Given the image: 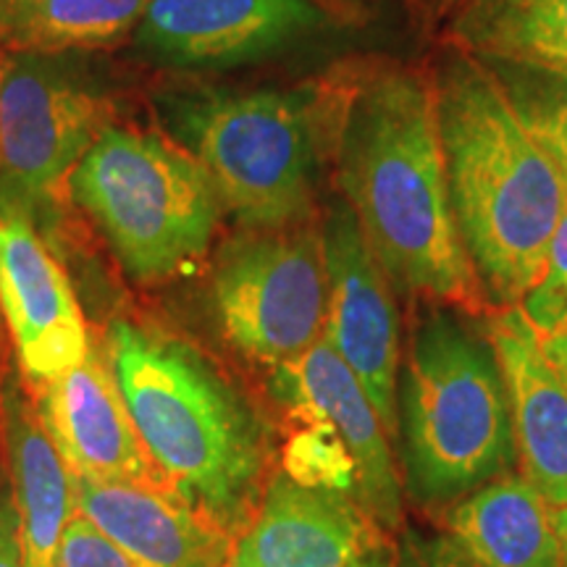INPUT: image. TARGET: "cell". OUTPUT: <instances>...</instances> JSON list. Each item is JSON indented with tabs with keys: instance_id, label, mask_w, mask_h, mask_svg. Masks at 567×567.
I'll return each mask as SVG.
<instances>
[{
	"instance_id": "obj_1",
	"label": "cell",
	"mask_w": 567,
	"mask_h": 567,
	"mask_svg": "<svg viewBox=\"0 0 567 567\" xmlns=\"http://www.w3.org/2000/svg\"><path fill=\"white\" fill-rule=\"evenodd\" d=\"M339 184L394 289L452 305L476 300L429 84L405 71L360 84L339 118Z\"/></svg>"
},
{
	"instance_id": "obj_2",
	"label": "cell",
	"mask_w": 567,
	"mask_h": 567,
	"mask_svg": "<svg viewBox=\"0 0 567 567\" xmlns=\"http://www.w3.org/2000/svg\"><path fill=\"white\" fill-rule=\"evenodd\" d=\"M103 354L163 486L237 538L271 476L252 402L197 347L151 326L116 318Z\"/></svg>"
},
{
	"instance_id": "obj_3",
	"label": "cell",
	"mask_w": 567,
	"mask_h": 567,
	"mask_svg": "<svg viewBox=\"0 0 567 567\" xmlns=\"http://www.w3.org/2000/svg\"><path fill=\"white\" fill-rule=\"evenodd\" d=\"M446 179L481 295L520 305L547 264L567 210V184L509 101L496 71L463 55L436 90Z\"/></svg>"
},
{
	"instance_id": "obj_4",
	"label": "cell",
	"mask_w": 567,
	"mask_h": 567,
	"mask_svg": "<svg viewBox=\"0 0 567 567\" xmlns=\"http://www.w3.org/2000/svg\"><path fill=\"white\" fill-rule=\"evenodd\" d=\"M394 442L417 507H452L515 471L513 410L488 334L450 313L417 326L396 381Z\"/></svg>"
},
{
	"instance_id": "obj_5",
	"label": "cell",
	"mask_w": 567,
	"mask_h": 567,
	"mask_svg": "<svg viewBox=\"0 0 567 567\" xmlns=\"http://www.w3.org/2000/svg\"><path fill=\"white\" fill-rule=\"evenodd\" d=\"M66 184L140 284L193 274L221 221V197L203 163L153 132L109 126Z\"/></svg>"
},
{
	"instance_id": "obj_6",
	"label": "cell",
	"mask_w": 567,
	"mask_h": 567,
	"mask_svg": "<svg viewBox=\"0 0 567 567\" xmlns=\"http://www.w3.org/2000/svg\"><path fill=\"white\" fill-rule=\"evenodd\" d=\"M193 155L247 229L308 224L316 184L313 109L295 92L213 95L187 116Z\"/></svg>"
},
{
	"instance_id": "obj_7",
	"label": "cell",
	"mask_w": 567,
	"mask_h": 567,
	"mask_svg": "<svg viewBox=\"0 0 567 567\" xmlns=\"http://www.w3.org/2000/svg\"><path fill=\"white\" fill-rule=\"evenodd\" d=\"M271 394L305 425L284 467L308 484L342 488L381 530L402 526V478L384 423L363 384L326 339L276 365Z\"/></svg>"
},
{
	"instance_id": "obj_8",
	"label": "cell",
	"mask_w": 567,
	"mask_h": 567,
	"mask_svg": "<svg viewBox=\"0 0 567 567\" xmlns=\"http://www.w3.org/2000/svg\"><path fill=\"white\" fill-rule=\"evenodd\" d=\"M213 310L226 342L260 365H284L326 331L329 279L318 226L250 229L213 266Z\"/></svg>"
},
{
	"instance_id": "obj_9",
	"label": "cell",
	"mask_w": 567,
	"mask_h": 567,
	"mask_svg": "<svg viewBox=\"0 0 567 567\" xmlns=\"http://www.w3.org/2000/svg\"><path fill=\"white\" fill-rule=\"evenodd\" d=\"M109 130L105 103L38 53L0 59V213L40 203Z\"/></svg>"
},
{
	"instance_id": "obj_10",
	"label": "cell",
	"mask_w": 567,
	"mask_h": 567,
	"mask_svg": "<svg viewBox=\"0 0 567 567\" xmlns=\"http://www.w3.org/2000/svg\"><path fill=\"white\" fill-rule=\"evenodd\" d=\"M321 237L329 279L323 339L358 375L394 442L402 368L394 287L350 205L339 203L326 213Z\"/></svg>"
},
{
	"instance_id": "obj_11",
	"label": "cell",
	"mask_w": 567,
	"mask_h": 567,
	"mask_svg": "<svg viewBox=\"0 0 567 567\" xmlns=\"http://www.w3.org/2000/svg\"><path fill=\"white\" fill-rule=\"evenodd\" d=\"M0 313L27 389L87 358L92 339L69 276L24 213H0Z\"/></svg>"
},
{
	"instance_id": "obj_12",
	"label": "cell",
	"mask_w": 567,
	"mask_h": 567,
	"mask_svg": "<svg viewBox=\"0 0 567 567\" xmlns=\"http://www.w3.org/2000/svg\"><path fill=\"white\" fill-rule=\"evenodd\" d=\"M30 394L42 429L71 476L101 484L163 486L126 413L109 360L95 342L82 363L30 389Z\"/></svg>"
},
{
	"instance_id": "obj_13",
	"label": "cell",
	"mask_w": 567,
	"mask_h": 567,
	"mask_svg": "<svg viewBox=\"0 0 567 567\" xmlns=\"http://www.w3.org/2000/svg\"><path fill=\"white\" fill-rule=\"evenodd\" d=\"M379 538L381 528L342 488L279 471L234 538L229 567H344Z\"/></svg>"
},
{
	"instance_id": "obj_14",
	"label": "cell",
	"mask_w": 567,
	"mask_h": 567,
	"mask_svg": "<svg viewBox=\"0 0 567 567\" xmlns=\"http://www.w3.org/2000/svg\"><path fill=\"white\" fill-rule=\"evenodd\" d=\"M323 21L310 0H151L140 40L163 59L226 66L279 51Z\"/></svg>"
},
{
	"instance_id": "obj_15",
	"label": "cell",
	"mask_w": 567,
	"mask_h": 567,
	"mask_svg": "<svg viewBox=\"0 0 567 567\" xmlns=\"http://www.w3.org/2000/svg\"><path fill=\"white\" fill-rule=\"evenodd\" d=\"M486 334L507 384L517 463L551 507H567V389L520 305L496 310Z\"/></svg>"
},
{
	"instance_id": "obj_16",
	"label": "cell",
	"mask_w": 567,
	"mask_h": 567,
	"mask_svg": "<svg viewBox=\"0 0 567 567\" xmlns=\"http://www.w3.org/2000/svg\"><path fill=\"white\" fill-rule=\"evenodd\" d=\"M76 513L134 567H229L231 536L163 486L101 484L71 476Z\"/></svg>"
},
{
	"instance_id": "obj_17",
	"label": "cell",
	"mask_w": 567,
	"mask_h": 567,
	"mask_svg": "<svg viewBox=\"0 0 567 567\" xmlns=\"http://www.w3.org/2000/svg\"><path fill=\"white\" fill-rule=\"evenodd\" d=\"M0 429L21 517L24 567H59L63 530L76 513L74 486L17 375H9L0 389Z\"/></svg>"
},
{
	"instance_id": "obj_18",
	"label": "cell",
	"mask_w": 567,
	"mask_h": 567,
	"mask_svg": "<svg viewBox=\"0 0 567 567\" xmlns=\"http://www.w3.org/2000/svg\"><path fill=\"white\" fill-rule=\"evenodd\" d=\"M446 536L476 567H559L555 507L517 467L446 509Z\"/></svg>"
},
{
	"instance_id": "obj_19",
	"label": "cell",
	"mask_w": 567,
	"mask_h": 567,
	"mask_svg": "<svg viewBox=\"0 0 567 567\" xmlns=\"http://www.w3.org/2000/svg\"><path fill=\"white\" fill-rule=\"evenodd\" d=\"M457 38L478 59L567 80V0H473Z\"/></svg>"
},
{
	"instance_id": "obj_20",
	"label": "cell",
	"mask_w": 567,
	"mask_h": 567,
	"mask_svg": "<svg viewBox=\"0 0 567 567\" xmlns=\"http://www.w3.org/2000/svg\"><path fill=\"white\" fill-rule=\"evenodd\" d=\"M151 0H0V48L61 53L103 48L145 17Z\"/></svg>"
},
{
	"instance_id": "obj_21",
	"label": "cell",
	"mask_w": 567,
	"mask_h": 567,
	"mask_svg": "<svg viewBox=\"0 0 567 567\" xmlns=\"http://www.w3.org/2000/svg\"><path fill=\"white\" fill-rule=\"evenodd\" d=\"M496 76L567 184V80L515 66H502Z\"/></svg>"
},
{
	"instance_id": "obj_22",
	"label": "cell",
	"mask_w": 567,
	"mask_h": 567,
	"mask_svg": "<svg viewBox=\"0 0 567 567\" xmlns=\"http://www.w3.org/2000/svg\"><path fill=\"white\" fill-rule=\"evenodd\" d=\"M520 310L542 339L567 323V210L551 237L544 271L534 289L523 297Z\"/></svg>"
},
{
	"instance_id": "obj_23",
	"label": "cell",
	"mask_w": 567,
	"mask_h": 567,
	"mask_svg": "<svg viewBox=\"0 0 567 567\" xmlns=\"http://www.w3.org/2000/svg\"><path fill=\"white\" fill-rule=\"evenodd\" d=\"M59 567H134L111 538H105L82 513H74L61 538Z\"/></svg>"
},
{
	"instance_id": "obj_24",
	"label": "cell",
	"mask_w": 567,
	"mask_h": 567,
	"mask_svg": "<svg viewBox=\"0 0 567 567\" xmlns=\"http://www.w3.org/2000/svg\"><path fill=\"white\" fill-rule=\"evenodd\" d=\"M400 567H476L455 547L450 536H415L408 534L396 551Z\"/></svg>"
},
{
	"instance_id": "obj_25",
	"label": "cell",
	"mask_w": 567,
	"mask_h": 567,
	"mask_svg": "<svg viewBox=\"0 0 567 567\" xmlns=\"http://www.w3.org/2000/svg\"><path fill=\"white\" fill-rule=\"evenodd\" d=\"M0 567H24L21 517L6 478H0Z\"/></svg>"
},
{
	"instance_id": "obj_26",
	"label": "cell",
	"mask_w": 567,
	"mask_h": 567,
	"mask_svg": "<svg viewBox=\"0 0 567 567\" xmlns=\"http://www.w3.org/2000/svg\"><path fill=\"white\" fill-rule=\"evenodd\" d=\"M542 347L555 373L559 375V381H563V386L567 389V323L551 337H544Z\"/></svg>"
},
{
	"instance_id": "obj_27",
	"label": "cell",
	"mask_w": 567,
	"mask_h": 567,
	"mask_svg": "<svg viewBox=\"0 0 567 567\" xmlns=\"http://www.w3.org/2000/svg\"><path fill=\"white\" fill-rule=\"evenodd\" d=\"M344 567H400L396 565L394 549L389 547L384 538L373 542L371 547H365L360 555H354Z\"/></svg>"
},
{
	"instance_id": "obj_28",
	"label": "cell",
	"mask_w": 567,
	"mask_h": 567,
	"mask_svg": "<svg viewBox=\"0 0 567 567\" xmlns=\"http://www.w3.org/2000/svg\"><path fill=\"white\" fill-rule=\"evenodd\" d=\"M555 526L559 536V567H567V507L555 509Z\"/></svg>"
}]
</instances>
